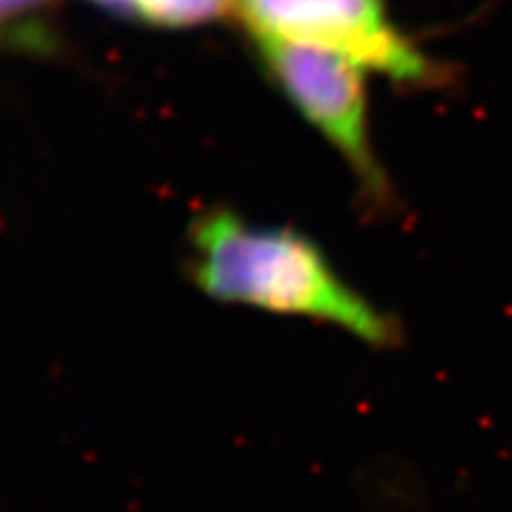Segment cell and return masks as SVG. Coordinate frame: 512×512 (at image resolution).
<instances>
[{"label": "cell", "instance_id": "obj_6", "mask_svg": "<svg viewBox=\"0 0 512 512\" xmlns=\"http://www.w3.org/2000/svg\"><path fill=\"white\" fill-rule=\"evenodd\" d=\"M92 3L101 5L114 13H120V15H133L135 0H92Z\"/></svg>", "mask_w": 512, "mask_h": 512}, {"label": "cell", "instance_id": "obj_4", "mask_svg": "<svg viewBox=\"0 0 512 512\" xmlns=\"http://www.w3.org/2000/svg\"><path fill=\"white\" fill-rule=\"evenodd\" d=\"M237 0H135L133 15L160 28H192L227 18Z\"/></svg>", "mask_w": 512, "mask_h": 512}, {"label": "cell", "instance_id": "obj_3", "mask_svg": "<svg viewBox=\"0 0 512 512\" xmlns=\"http://www.w3.org/2000/svg\"><path fill=\"white\" fill-rule=\"evenodd\" d=\"M252 37L338 52L395 82L442 84L446 69L389 24L382 0H237Z\"/></svg>", "mask_w": 512, "mask_h": 512}, {"label": "cell", "instance_id": "obj_1", "mask_svg": "<svg viewBox=\"0 0 512 512\" xmlns=\"http://www.w3.org/2000/svg\"><path fill=\"white\" fill-rule=\"evenodd\" d=\"M186 242L190 282L218 303L310 318L374 348L402 342V325L350 286L306 233L216 205L190 220Z\"/></svg>", "mask_w": 512, "mask_h": 512}, {"label": "cell", "instance_id": "obj_2", "mask_svg": "<svg viewBox=\"0 0 512 512\" xmlns=\"http://www.w3.org/2000/svg\"><path fill=\"white\" fill-rule=\"evenodd\" d=\"M254 41L265 69L286 99L346 160L361 199L376 214L391 212L395 197L370 141L359 64L308 43L271 37H254Z\"/></svg>", "mask_w": 512, "mask_h": 512}, {"label": "cell", "instance_id": "obj_5", "mask_svg": "<svg viewBox=\"0 0 512 512\" xmlns=\"http://www.w3.org/2000/svg\"><path fill=\"white\" fill-rule=\"evenodd\" d=\"M3 5V20L9 30L7 37H13L15 45L37 50L41 43H47V35L39 30L35 18L52 5V0H0Z\"/></svg>", "mask_w": 512, "mask_h": 512}]
</instances>
